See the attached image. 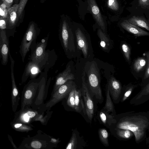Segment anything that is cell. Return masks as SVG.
Instances as JSON below:
<instances>
[{
    "instance_id": "6da1fadb",
    "label": "cell",
    "mask_w": 149,
    "mask_h": 149,
    "mask_svg": "<svg viewBox=\"0 0 149 149\" xmlns=\"http://www.w3.org/2000/svg\"><path fill=\"white\" fill-rule=\"evenodd\" d=\"M116 123L109 128L129 130L134 136L136 142L139 143L146 138L149 127V112H136L132 111L114 115Z\"/></svg>"
},
{
    "instance_id": "7a4b0ae2",
    "label": "cell",
    "mask_w": 149,
    "mask_h": 149,
    "mask_svg": "<svg viewBox=\"0 0 149 149\" xmlns=\"http://www.w3.org/2000/svg\"><path fill=\"white\" fill-rule=\"evenodd\" d=\"M72 22L69 17L63 15L61 16L59 29V37L65 54L68 58L77 56L75 35L72 27Z\"/></svg>"
},
{
    "instance_id": "3957f363",
    "label": "cell",
    "mask_w": 149,
    "mask_h": 149,
    "mask_svg": "<svg viewBox=\"0 0 149 149\" xmlns=\"http://www.w3.org/2000/svg\"><path fill=\"white\" fill-rule=\"evenodd\" d=\"M49 36L42 39L36 43L35 46L31 49V53L29 58L39 65L42 70L44 69V72H47L49 69L53 64L52 61V56L54 52L52 51L46 50Z\"/></svg>"
},
{
    "instance_id": "277c9868",
    "label": "cell",
    "mask_w": 149,
    "mask_h": 149,
    "mask_svg": "<svg viewBox=\"0 0 149 149\" xmlns=\"http://www.w3.org/2000/svg\"><path fill=\"white\" fill-rule=\"evenodd\" d=\"M87 84L90 94L96 103L102 104L104 101L101 86L99 71L95 63H91L87 71Z\"/></svg>"
},
{
    "instance_id": "5b68a950",
    "label": "cell",
    "mask_w": 149,
    "mask_h": 149,
    "mask_svg": "<svg viewBox=\"0 0 149 149\" xmlns=\"http://www.w3.org/2000/svg\"><path fill=\"white\" fill-rule=\"evenodd\" d=\"M40 31V29L38 26L33 23L30 26L25 34L21 42L19 50L23 62L30 49H31L36 45V40Z\"/></svg>"
},
{
    "instance_id": "8992f818",
    "label": "cell",
    "mask_w": 149,
    "mask_h": 149,
    "mask_svg": "<svg viewBox=\"0 0 149 149\" xmlns=\"http://www.w3.org/2000/svg\"><path fill=\"white\" fill-rule=\"evenodd\" d=\"M82 95L84 104L86 115L91 123L96 112V102L91 96L84 76L82 77Z\"/></svg>"
},
{
    "instance_id": "52a82bcc",
    "label": "cell",
    "mask_w": 149,
    "mask_h": 149,
    "mask_svg": "<svg viewBox=\"0 0 149 149\" xmlns=\"http://www.w3.org/2000/svg\"><path fill=\"white\" fill-rule=\"evenodd\" d=\"M39 79H31L24 86L22 92L21 109L31 105L38 87Z\"/></svg>"
},
{
    "instance_id": "ba28073f",
    "label": "cell",
    "mask_w": 149,
    "mask_h": 149,
    "mask_svg": "<svg viewBox=\"0 0 149 149\" xmlns=\"http://www.w3.org/2000/svg\"><path fill=\"white\" fill-rule=\"evenodd\" d=\"M76 86L72 80L67 81L61 86L52 96L51 99L47 102L46 107H51L64 98L74 87Z\"/></svg>"
},
{
    "instance_id": "9c48e42d",
    "label": "cell",
    "mask_w": 149,
    "mask_h": 149,
    "mask_svg": "<svg viewBox=\"0 0 149 149\" xmlns=\"http://www.w3.org/2000/svg\"><path fill=\"white\" fill-rule=\"evenodd\" d=\"M72 27L75 35L77 48L82 51L84 57L86 58L88 51V43L86 37L79 24L72 22Z\"/></svg>"
},
{
    "instance_id": "30bf717a",
    "label": "cell",
    "mask_w": 149,
    "mask_h": 149,
    "mask_svg": "<svg viewBox=\"0 0 149 149\" xmlns=\"http://www.w3.org/2000/svg\"><path fill=\"white\" fill-rule=\"evenodd\" d=\"M13 122L21 123L28 124L32 121L40 120L42 116H38L36 111L29 108L28 106L25 107L23 109H20L15 112Z\"/></svg>"
},
{
    "instance_id": "8fae6325",
    "label": "cell",
    "mask_w": 149,
    "mask_h": 149,
    "mask_svg": "<svg viewBox=\"0 0 149 149\" xmlns=\"http://www.w3.org/2000/svg\"><path fill=\"white\" fill-rule=\"evenodd\" d=\"M10 61L11 77L12 82L11 104L13 111L15 112L19 104L20 99V93L16 85L14 73V67L15 61L9 53Z\"/></svg>"
},
{
    "instance_id": "7c38bea8",
    "label": "cell",
    "mask_w": 149,
    "mask_h": 149,
    "mask_svg": "<svg viewBox=\"0 0 149 149\" xmlns=\"http://www.w3.org/2000/svg\"><path fill=\"white\" fill-rule=\"evenodd\" d=\"M107 85L113 102L115 104L118 103L120 102L122 89L121 83L114 77H111L109 79Z\"/></svg>"
},
{
    "instance_id": "4fadbf2b",
    "label": "cell",
    "mask_w": 149,
    "mask_h": 149,
    "mask_svg": "<svg viewBox=\"0 0 149 149\" xmlns=\"http://www.w3.org/2000/svg\"><path fill=\"white\" fill-rule=\"evenodd\" d=\"M42 70V69L39 65L29 61L25 66L22 76L21 84L25 82L29 77L31 79L35 78Z\"/></svg>"
},
{
    "instance_id": "5bb4252c",
    "label": "cell",
    "mask_w": 149,
    "mask_h": 149,
    "mask_svg": "<svg viewBox=\"0 0 149 149\" xmlns=\"http://www.w3.org/2000/svg\"><path fill=\"white\" fill-rule=\"evenodd\" d=\"M74 79V75L72 72L71 66L70 64H68L64 70L56 76L53 93L67 81L73 80Z\"/></svg>"
},
{
    "instance_id": "9a60e30c",
    "label": "cell",
    "mask_w": 149,
    "mask_h": 149,
    "mask_svg": "<svg viewBox=\"0 0 149 149\" xmlns=\"http://www.w3.org/2000/svg\"><path fill=\"white\" fill-rule=\"evenodd\" d=\"M88 10L92 15L98 25L105 31V24L100 9L95 0H88Z\"/></svg>"
},
{
    "instance_id": "2e32d148",
    "label": "cell",
    "mask_w": 149,
    "mask_h": 149,
    "mask_svg": "<svg viewBox=\"0 0 149 149\" xmlns=\"http://www.w3.org/2000/svg\"><path fill=\"white\" fill-rule=\"evenodd\" d=\"M149 100V82L142 88L140 91L130 101L131 105H141Z\"/></svg>"
},
{
    "instance_id": "e0dca14e",
    "label": "cell",
    "mask_w": 149,
    "mask_h": 149,
    "mask_svg": "<svg viewBox=\"0 0 149 149\" xmlns=\"http://www.w3.org/2000/svg\"><path fill=\"white\" fill-rule=\"evenodd\" d=\"M97 117L100 123L108 129L116 122L115 116L108 113L102 108L98 112Z\"/></svg>"
},
{
    "instance_id": "ac0fdd59",
    "label": "cell",
    "mask_w": 149,
    "mask_h": 149,
    "mask_svg": "<svg viewBox=\"0 0 149 149\" xmlns=\"http://www.w3.org/2000/svg\"><path fill=\"white\" fill-rule=\"evenodd\" d=\"M120 25L124 29L136 36L139 37L149 35L148 32L132 24L128 20H124L121 23Z\"/></svg>"
},
{
    "instance_id": "d6986e66",
    "label": "cell",
    "mask_w": 149,
    "mask_h": 149,
    "mask_svg": "<svg viewBox=\"0 0 149 149\" xmlns=\"http://www.w3.org/2000/svg\"><path fill=\"white\" fill-rule=\"evenodd\" d=\"M1 43L0 50L3 64L5 65L8 62L9 52L8 40L7 36L4 33H1Z\"/></svg>"
},
{
    "instance_id": "ffe728a7",
    "label": "cell",
    "mask_w": 149,
    "mask_h": 149,
    "mask_svg": "<svg viewBox=\"0 0 149 149\" xmlns=\"http://www.w3.org/2000/svg\"><path fill=\"white\" fill-rule=\"evenodd\" d=\"M109 129L111 134L118 139L129 140L134 136L133 133L129 130L111 128Z\"/></svg>"
},
{
    "instance_id": "44dd1931",
    "label": "cell",
    "mask_w": 149,
    "mask_h": 149,
    "mask_svg": "<svg viewBox=\"0 0 149 149\" xmlns=\"http://www.w3.org/2000/svg\"><path fill=\"white\" fill-rule=\"evenodd\" d=\"M82 97L81 88L77 89L76 88L75 91V110L79 113L82 111L84 115H86L85 106Z\"/></svg>"
},
{
    "instance_id": "7402d4cb",
    "label": "cell",
    "mask_w": 149,
    "mask_h": 149,
    "mask_svg": "<svg viewBox=\"0 0 149 149\" xmlns=\"http://www.w3.org/2000/svg\"><path fill=\"white\" fill-rule=\"evenodd\" d=\"M106 100L104 106L102 108L108 113L115 115L116 114L113 102L110 96L107 85L106 90Z\"/></svg>"
},
{
    "instance_id": "603a6c76",
    "label": "cell",
    "mask_w": 149,
    "mask_h": 149,
    "mask_svg": "<svg viewBox=\"0 0 149 149\" xmlns=\"http://www.w3.org/2000/svg\"><path fill=\"white\" fill-rule=\"evenodd\" d=\"M128 20L131 23L135 26L144 28L148 31H149V25L148 22L142 17L134 16L130 18Z\"/></svg>"
},
{
    "instance_id": "cb8c5ba5",
    "label": "cell",
    "mask_w": 149,
    "mask_h": 149,
    "mask_svg": "<svg viewBox=\"0 0 149 149\" xmlns=\"http://www.w3.org/2000/svg\"><path fill=\"white\" fill-rule=\"evenodd\" d=\"M97 35L100 40V45L105 50H108L110 45V41L106 34L101 29L97 31Z\"/></svg>"
},
{
    "instance_id": "d4e9b609",
    "label": "cell",
    "mask_w": 149,
    "mask_h": 149,
    "mask_svg": "<svg viewBox=\"0 0 149 149\" xmlns=\"http://www.w3.org/2000/svg\"><path fill=\"white\" fill-rule=\"evenodd\" d=\"M136 87V85L130 84L126 86L124 90L122 89L120 102H123L128 99Z\"/></svg>"
},
{
    "instance_id": "484cf974",
    "label": "cell",
    "mask_w": 149,
    "mask_h": 149,
    "mask_svg": "<svg viewBox=\"0 0 149 149\" xmlns=\"http://www.w3.org/2000/svg\"><path fill=\"white\" fill-rule=\"evenodd\" d=\"M10 125L12 128L18 132H28L32 130L30 126L21 123L12 121Z\"/></svg>"
},
{
    "instance_id": "4316f807",
    "label": "cell",
    "mask_w": 149,
    "mask_h": 149,
    "mask_svg": "<svg viewBox=\"0 0 149 149\" xmlns=\"http://www.w3.org/2000/svg\"><path fill=\"white\" fill-rule=\"evenodd\" d=\"M99 138L102 143L106 147H108L109 144L108 141L109 134L107 131L105 129H100L98 131Z\"/></svg>"
},
{
    "instance_id": "83f0119b",
    "label": "cell",
    "mask_w": 149,
    "mask_h": 149,
    "mask_svg": "<svg viewBox=\"0 0 149 149\" xmlns=\"http://www.w3.org/2000/svg\"><path fill=\"white\" fill-rule=\"evenodd\" d=\"M146 63L145 58L140 57L136 59L134 64V68L137 72L141 71L145 67Z\"/></svg>"
},
{
    "instance_id": "f1b7e54d",
    "label": "cell",
    "mask_w": 149,
    "mask_h": 149,
    "mask_svg": "<svg viewBox=\"0 0 149 149\" xmlns=\"http://www.w3.org/2000/svg\"><path fill=\"white\" fill-rule=\"evenodd\" d=\"M76 88V86L72 89L70 92L67 101L68 105L74 110L75 108V91Z\"/></svg>"
},
{
    "instance_id": "f546056e",
    "label": "cell",
    "mask_w": 149,
    "mask_h": 149,
    "mask_svg": "<svg viewBox=\"0 0 149 149\" xmlns=\"http://www.w3.org/2000/svg\"><path fill=\"white\" fill-rule=\"evenodd\" d=\"M122 49L125 58L128 61H129L130 59L131 53L129 47L127 44L124 43L122 45Z\"/></svg>"
},
{
    "instance_id": "4dcf8cb0",
    "label": "cell",
    "mask_w": 149,
    "mask_h": 149,
    "mask_svg": "<svg viewBox=\"0 0 149 149\" xmlns=\"http://www.w3.org/2000/svg\"><path fill=\"white\" fill-rule=\"evenodd\" d=\"M107 6L112 10L116 11L119 8V5L117 0H108Z\"/></svg>"
},
{
    "instance_id": "1f68e13d",
    "label": "cell",
    "mask_w": 149,
    "mask_h": 149,
    "mask_svg": "<svg viewBox=\"0 0 149 149\" xmlns=\"http://www.w3.org/2000/svg\"><path fill=\"white\" fill-rule=\"evenodd\" d=\"M77 139L75 134H74L72 135L71 140L68 143L66 149H75L77 145Z\"/></svg>"
},
{
    "instance_id": "d6a6232c",
    "label": "cell",
    "mask_w": 149,
    "mask_h": 149,
    "mask_svg": "<svg viewBox=\"0 0 149 149\" xmlns=\"http://www.w3.org/2000/svg\"><path fill=\"white\" fill-rule=\"evenodd\" d=\"M29 147H31L33 148L36 149H38L42 147V144L39 141L37 140H33L31 142Z\"/></svg>"
},
{
    "instance_id": "836d02e7",
    "label": "cell",
    "mask_w": 149,
    "mask_h": 149,
    "mask_svg": "<svg viewBox=\"0 0 149 149\" xmlns=\"http://www.w3.org/2000/svg\"><path fill=\"white\" fill-rule=\"evenodd\" d=\"M147 64L145 71L144 79H146L149 77V52H148L146 54Z\"/></svg>"
},
{
    "instance_id": "e575fe53",
    "label": "cell",
    "mask_w": 149,
    "mask_h": 149,
    "mask_svg": "<svg viewBox=\"0 0 149 149\" xmlns=\"http://www.w3.org/2000/svg\"><path fill=\"white\" fill-rule=\"evenodd\" d=\"M139 5L144 8H147L149 5V0H139Z\"/></svg>"
},
{
    "instance_id": "d590c367",
    "label": "cell",
    "mask_w": 149,
    "mask_h": 149,
    "mask_svg": "<svg viewBox=\"0 0 149 149\" xmlns=\"http://www.w3.org/2000/svg\"><path fill=\"white\" fill-rule=\"evenodd\" d=\"M16 17V14L15 12H13L10 14V18L12 21H14Z\"/></svg>"
},
{
    "instance_id": "8d00e7d4",
    "label": "cell",
    "mask_w": 149,
    "mask_h": 149,
    "mask_svg": "<svg viewBox=\"0 0 149 149\" xmlns=\"http://www.w3.org/2000/svg\"><path fill=\"white\" fill-rule=\"evenodd\" d=\"M8 138L9 139V140L10 141V143L12 144V146H13L14 148L15 149H18V148H17L16 147V146L15 145V144L14 143L12 138L9 135H8Z\"/></svg>"
},
{
    "instance_id": "74e56055",
    "label": "cell",
    "mask_w": 149,
    "mask_h": 149,
    "mask_svg": "<svg viewBox=\"0 0 149 149\" xmlns=\"http://www.w3.org/2000/svg\"><path fill=\"white\" fill-rule=\"evenodd\" d=\"M5 23V22L4 20H0V26H2Z\"/></svg>"
},
{
    "instance_id": "f35d334b",
    "label": "cell",
    "mask_w": 149,
    "mask_h": 149,
    "mask_svg": "<svg viewBox=\"0 0 149 149\" xmlns=\"http://www.w3.org/2000/svg\"><path fill=\"white\" fill-rule=\"evenodd\" d=\"M4 14V12L1 8H0V15L1 16H3V15Z\"/></svg>"
},
{
    "instance_id": "ab89813d",
    "label": "cell",
    "mask_w": 149,
    "mask_h": 149,
    "mask_svg": "<svg viewBox=\"0 0 149 149\" xmlns=\"http://www.w3.org/2000/svg\"><path fill=\"white\" fill-rule=\"evenodd\" d=\"M5 1L8 3H11L13 2V0H5Z\"/></svg>"
},
{
    "instance_id": "60d3db41",
    "label": "cell",
    "mask_w": 149,
    "mask_h": 149,
    "mask_svg": "<svg viewBox=\"0 0 149 149\" xmlns=\"http://www.w3.org/2000/svg\"><path fill=\"white\" fill-rule=\"evenodd\" d=\"M46 0H40V2L41 3H44Z\"/></svg>"
}]
</instances>
